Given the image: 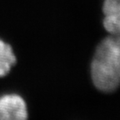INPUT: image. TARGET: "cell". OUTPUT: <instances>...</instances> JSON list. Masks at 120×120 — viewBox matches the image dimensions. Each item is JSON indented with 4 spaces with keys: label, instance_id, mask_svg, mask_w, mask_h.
<instances>
[{
    "label": "cell",
    "instance_id": "4",
    "mask_svg": "<svg viewBox=\"0 0 120 120\" xmlns=\"http://www.w3.org/2000/svg\"><path fill=\"white\" fill-rule=\"evenodd\" d=\"M17 62L13 49L8 43L0 39V78L7 76Z\"/></svg>",
    "mask_w": 120,
    "mask_h": 120
},
{
    "label": "cell",
    "instance_id": "3",
    "mask_svg": "<svg viewBox=\"0 0 120 120\" xmlns=\"http://www.w3.org/2000/svg\"><path fill=\"white\" fill-rule=\"evenodd\" d=\"M104 13L103 27L112 35L119 34L120 0H104L103 4Z\"/></svg>",
    "mask_w": 120,
    "mask_h": 120
},
{
    "label": "cell",
    "instance_id": "1",
    "mask_svg": "<svg viewBox=\"0 0 120 120\" xmlns=\"http://www.w3.org/2000/svg\"><path fill=\"white\" fill-rule=\"evenodd\" d=\"M91 78L97 89L112 93L118 88L120 81L119 36L107 37L95 50L90 68Z\"/></svg>",
    "mask_w": 120,
    "mask_h": 120
},
{
    "label": "cell",
    "instance_id": "2",
    "mask_svg": "<svg viewBox=\"0 0 120 120\" xmlns=\"http://www.w3.org/2000/svg\"><path fill=\"white\" fill-rule=\"evenodd\" d=\"M28 110L26 101L18 94L0 96V120H28Z\"/></svg>",
    "mask_w": 120,
    "mask_h": 120
}]
</instances>
